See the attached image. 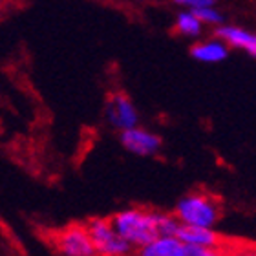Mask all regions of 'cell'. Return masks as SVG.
I'll list each match as a JSON object with an SVG mask.
<instances>
[{"label": "cell", "instance_id": "7c38bea8", "mask_svg": "<svg viewBox=\"0 0 256 256\" xmlns=\"http://www.w3.org/2000/svg\"><path fill=\"white\" fill-rule=\"evenodd\" d=\"M182 227V222L178 220V216H170V214L158 212V229H160V236H176L178 230Z\"/></svg>", "mask_w": 256, "mask_h": 256}, {"label": "cell", "instance_id": "ba28073f", "mask_svg": "<svg viewBox=\"0 0 256 256\" xmlns=\"http://www.w3.org/2000/svg\"><path fill=\"white\" fill-rule=\"evenodd\" d=\"M222 40L232 46V48H242L246 50L247 54L256 57V35L251 32H247V30H242V28H236V26H222L218 28V32H216Z\"/></svg>", "mask_w": 256, "mask_h": 256}, {"label": "cell", "instance_id": "7a4b0ae2", "mask_svg": "<svg viewBox=\"0 0 256 256\" xmlns=\"http://www.w3.org/2000/svg\"><path fill=\"white\" fill-rule=\"evenodd\" d=\"M178 220L185 225L214 227L222 216V205L214 196L203 192H190L176 205Z\"/></svg>", "mask_w": 256, "mask_h": 256}, {"label": "cell", "instance_id": "277c9868", "mask_svg": "<svg viewBox=\"0 0 256 256\" xmlns=\"http://www.w3.org/2000/svg\"><path fill=\"white\" fill-rule=\"evenodd\" d=\"M54 242L55 249L68 256H94L97 252L86 224H74L62 230H57Z\"/></svg>", "mask_w": 256, "mask_h": 256}, {"label": "cell", "instance_id": "8992f818", "mask_svg": "<svg viewBox=\"0 0 256 256\" xmlns=\"http://www.w3.org/2000/svg\"><path fill=\"white\" fill-rule=\"evenodd\" d=\"M121 143L123 146L138 156H154L161 148V138L156 134L143 130V128H128L121 132Z\"/></svg>", "mask_w": 256, "mask_h": 256}, {"label": "cell", "instance_id": "30bf717a", "mask_svg": "<svg viewBox=\"0 0 256 256\" xmlns=\"http://www.w3.org/2000/svg\"><path fill=\"white\" fill-rule=\"evenodd\" d=\"M192 57L202 62H220L227 57V42L222 40H207V42H200L192 48Z\"/></svg>", "mask_w": 256, "mask_h": 256}, {"label": "cell", "instance_id": "52a82bcc", "mask_svg": "<svg viewBox=\"0 0 256 256\" xmlns=\"http://www.w3.org/2000/svg\"><path fill=\"white\" fill-rule=\"evenodd\" d=\"M176 236L183 244H194V246L210 247V249H218V251H222V247H224L222 236H220L218 232H214L212 227H200V225L182 224V227H180Z\"/></svg>", "mask_w": 256, "mask_h": 256}, {"label": "cell", "instance_id": "4fadbf2b", "mask_svg": "<svg viewBox=\"0 0 256 256\" xmlns=\"http://www.w3.org/2000/svg\"><path fill=\"white\" fill-rule=\"evenodd\" d=\"M194 11V15L203 22V24H220V22L224 20L222 15H220L218 11L214 10L212 6H205V8H196Z\"/></svg>", "mask_w": 256, "mask_h": 256}, {"label": "cell", "instance_id": "8fae6325", "mask_svg": "<svg viewBox=\"0 0 256 256\" xmlns=\"http://www.w3.org/2000/svg\"><path fill=\"white\" fill-rule=\"evenodd\" d=\"M203 22L194 15V11H187V13H182L176 20V32L185 35V37H198L202 33Z\"/></svg>", "mask_w": 256, "mask_h": 256}, {"label": "cell", "instance_id": "5b68a950", "mask_svg": "<svg viewBox=\"0 0 256 256\" xmlns=\"http://www.w3.org/2000/svg\"><path fill=\"white\" fill-rule=\"evenodd\" d=\"M106 118L112 126L119 128L123 132L128 128L138 126L139 116L134 102L130 101V97L123 92H116L106 101Z\"/></svg>", "mask_w": 256, "mask_h": 256}, {"label": "cell", "instance_id": "6da1fadb", "mask_svg": "<svg viewBox=\"0 0 256 256\" xmlns=\"http://www.w3.org/2000/svg\"><path fill=\"white\" fill-rule=\"evenodd\" d=\"M112 225L132 247H144L160 236L158 229V212L143 208H128L112 216Z\"/></svg>", "mask_w": 256, "mask_h": 256}, {"label": "cell", "instance_id": "5bb4252c", "mask_svg": "<svg viewBox=\"0 0 256 256\" xmlns=\"http://www.w3.org/2000/svg\"><path fill=\"white\" fill-rule=\"evenodd\" d=\"M176 4L185 6V8H190V10H196V8H205V6H212L214 0H174Z\"/></svg>", "mask_w": 256, "mask_h": 256}, {"label": "cell", "instance_id": "9c48e42d", "mask_svg": "<svg viewBox=\"0 0 256 256\" xmlns=\"http://www.w3.org/2000/svg\"><path fill=\"white\" fill-rule=\"evenodd\" d=\"M143 256H187L185 244L178 236H158L148 246L141 247Z\"/></svg>", "mask_w": 256, "mask_h": 256}, {"label": "cell", "instance_id": "3957f363", "mask_svg": "<svg viewBox=\"0 0 256 256\" xmlns=\"http://www.w3.org/2000/svg\"><path fill=\"white\" fill-rule=\"evenodd\" d=\"M88 232L94 242V247L99 254L106 256H121L132 251L130 242H126L123 236L119 234L116 227L112 225V220L106 218H94L88 224Z\"/></svg>", "mask_w": 256, "mask_h": 256}]
</instances>
